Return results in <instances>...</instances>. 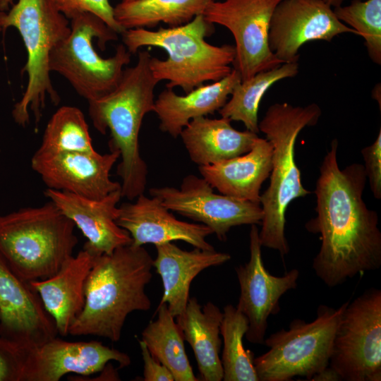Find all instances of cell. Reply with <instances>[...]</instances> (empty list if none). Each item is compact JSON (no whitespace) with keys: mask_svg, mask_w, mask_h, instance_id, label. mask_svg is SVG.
<instances>
[{"mask_svg":"<svg viewBox=\"0 0 381 381\" xmlns=\"http://www.w3.org/2000/svg\"><path fill=\"white\" fill-rule=\"evenodd\" d=\"M337 149L334 139L316 181V216L305 224L308 231L320 234L321 245L313 269L329 287L381 266L378 214L363 199L364 167L353 163L340 169Z\"/></svg>","mask_w":381,"mask_h":381,"instance_id":"1","label":"cell"},{"mask_svg":"<svg viewBox=\"0 0 381 381\" xmlns=\"http://www.w3.org/2000/svg\"><path fill=\"white\" fill-rule=\"evenodd\" d=\"M153 259L143 246L131 244L95 258L85 286V305L69 329L73 336H97L118 341L128 315L147 311L145 287Z\"/></svg>","mask_w":381,"mask_h":381,"instance_id":"2","label":"cell"},{"mask_svg":"<svg viewBox=\"0 0 381 381\" xmlns=\"http://www.w3.org/2000/svg\"><path fill=\"white\" fill-rule=\"evenodd\" d=\"M151 56L148 51L139 52L135 65L123 69L111 92L88 102L94 127L102 135L109 131L110 152L120 155L116 173L121 195L129 200L144 193L147 185L148 171L140 155L139 134L144 116L154 111V90L159 82L150 69Z\"/></svg>","mask_w":381,"mask_h":381,"instance_id":"3","label":"cell"},{"mask_svg":"<svg viewBox=\"0 0 381 381\" xmlns=\"http://www.w3.org/2000/svg\"><path fill=\"white\" fill-rule=\"evenodd\" d=\"M321 114L315 103L301 107L277 102L268 107L258 123L259 131L272 147L270 183L260 198L263 217L259 238L262 247L277 250L282 258L289 252L286 211L295 199L310 193L303 186L295 161L296 139L304 128L317 124Z\"/></svg>","mask_w":381,"mask_h":381,"instance_id":"4","label":"cell"},{"mask_svg":"<svg viewBox=\"0 0 381 381\" xmlns=\"http://www.w3.org/2000/svg\"><path fill=\"white\" fill-rule=\"evenodd\" d=\"M214 31V25L199 15L183 25L160 27L155 31L129 29L121 35L123 45L131 54L143 47L164 49L167 59L150 58L152 74L159 81L167 80L166 87H180L186 94L205 82L222 80L232 71L234 46L209 44L205 37Z\"/></svg>","mask_w":381,"mask_h":381,"instance_id":"5","label":"cell"},{"mask_svg":"<svg viewBox=\"0 0 381 381\" xmlns=\"http://www.w3.org/2000/svg\"><path fill=\"white\" fill-rule=\"evenodd\" d=\"M75 227L50 200L0 215V253L25 282L48 278L73 255Z\"/></svg>","mask_w":381,"mask_h":381,"instance_id":"6","label":"cell"},{"mask_svg":"<svg viewBox=\"0 0 381 381\" xmlns=\"http://www.w3.org/2000/svg\"><path fill=\"white\" fill-rule=\"evenodd\" d=\"M0 25L2 30L17 29L28 54L22 69L28 74V85L22 98L13 107V118L25 127L30 122V111L37 124L47 98L55 105L60 102L50 78L49 60L54 47L70 34L69 23L54 0H18L8 13L0 11Z\"/></svg>","mask_w":381,"mask_h":381,"instance_id":"7","label":"cell"},{"mask_svg":"<svg viewBox=\"0 0 381 381\" xmlns=\"http://www.w3.org/2000/svg\"><path fill=\"white\" fill-rule=\"evenodd\" d=\"M70 34L49 55V68L65 78L87 102L111 92L118 85L131 54L120 44L114 56L104 59L93 46L94 39L104 51L107 44L118 39L117 33L97 16L85 13L71 19Z\"/></svg>","mask_w":381,"mask_h":381,"instance_id":"8","label":"cell"},{"mask_svg":"<svg viewBox=\"0 0 381 381\" xmlns=\"http://www.w3.org/2000/svg\"><path fill=\"white\" fill-rule=\"evenodd\" d=\"M349 301L338 308L320 305L310 322L293 320L265 339L269 350L254 358L259 381H290L296 376L307 380L329 366L333 341Z\"/></svg>","mask_w":381,"mask_h":381,"instance_id":"9","label":"cell"},{"mask_svg":"<svg viewBox=\"0 0 381 381\" xmlns=\"http://www.w3.org/2000/svg\"><path fill=\"white\" fill-rule=\"evenodd\" d=\"M329 367L344 381L381 380V290L349 301L333 341Z\"/></svg>","mask_w":381,"mask_h":381,"instance_id":"10","label":"cell"},{"mask_svg":"<svg viewBox=\"0 0 381 381\" xmlns=\"http://www.w3.org/2000/svg\"><path fill=\"white\" fill-rule=\"evenodd\" d=\"M282 0H212L202 15L209 23L226 28L235 40L234 68L241 81L284 64L271 52L270 23Z\"/></svg>","mask_w":381,"mask_h":381,"instance_id":"11","label":"cell"},{"mask_svg":"<svg viewBox=\"0 0 381 381\" xmlns=\"http://www.w3.org/2000/svg\"><path fill=\"white\" fill-rule=\"evenodd\" d=\"M171 212L208 226L220 241L236 226L260 224L263 213L260 204L214 192L202 177L186 176L179 188L164 186L149 190Z\"/></svg>","mask_w":381,"mask_h":381,"instance_id":"12","label":"cell"},{"mask_svg":"<svg viewBox=\"0 0 381 381\" xmlns=\"http://www.w3.org/2000/svg\"><path fill=\"white\" fill-rule=\"evenodd\" d=\"M353 33L324 0H282L272 13L268 33L271 52L283 63L298 62L301 46L313 40L331 42Z\"/></svg>","mask_w":381,"mask_h":381,"instance_id":"13","label":"cell"},{"mask_svg":"<svg viewBox=\"0 0 381 381\" xmlns=\"http://www.w3.org/2000/svg\"><path fill=\"white\" fill-rule=\"evenodd\" d=\"M249 237L250 259L236 268L240 286L236 308L248 320L246 339L255 344H263L269 317L279 312L280 298L297 286L300 272L292 269L283 276L271 274L262 262L256 224L251 225Z\"/></svg>","mask_w":381,"mask_h":381,"instance_id":"14","label":"cell"},{"mask_svg":"<svg viewBox=\"0 0 381 381\" xmlns=\"http://www.w3.org/2000/svg\"><path fill=\"white\" fill-rule=\"evenodd\" d=\"M118 152L101 155L93 152H44L37 150L31 159L32 169L47 188L101 199L121 189L111 181L110 171L119 159Z\"/></svg>","mask_w":381,"mask_h":381,"instance_id":"15","label":"cell"},{"mask_svg":"<svg viewBox=\"0 0 381 381\" xmlns=\"http://www.w3.org/2000/svg\"><path fill=\"white\" fill-rule=\"evenodd\" d=\"M57 334L38 294L0 253V336L28 352Z\"/></svg>","mask_w":381,"mask_h":381,"instance_id":"16","label":"cell"},{"mask_svg":"<svg viewBox=\"0 0 381 381\" xmlns=\"http://www.w3.org/2000/svg\"><path fill=\"white\" fill-rule=\"evenodd\" d=\"M128 367V354L101 341H68L54 337L26 352L20 381H59L65 375L88 376L111 361Z\"/></svg>","mask_w":381,"mask_h":381,"instance_id":"17","label":"cell"},{"mask_svg":"<svg viewBox=\"0 0 381 381\" xmlns=\"http://www.w3.org/2000/svg\"><path fill=\"white\" fill-rule=\"evenodd\" d=\"M44 195L70 219L87 238L83 248L95 255L110 254L116 248L131 244L129 233L116 220L121 189L101 199H92L72 193L47 188Z\"/></svg>","mask_w":381,"mask_h":381,"instance_id":"18","label":"cell"},{"mask_svg":"<svg viewBox=\"0 0 381 381\" xmlns=\"http://www.w3.org/2000/svg\"><path fill=\"white\" fill-rule=\"evenodd\" d=\"M135 199L134 202H124L119 207V214L116 220L119 226L129 233L132 245L157 246L183 241L194 248L214 250L205 239L213 234L208 226L176 219L156 197H147L143 193Z\"/></svg>","mask_w":381,"mask_h":381,"instance_id":"19","label":"cell"},{"mask_svg":"<svg viewBox=\"0 0 381 381\" xmlns=\"http://www.w3.org/2000/svg\"><path fill=\"white\" fill-rule=\"evenodd\" d=\"M96 256L83 248L52 276L29 282L62 337L69 334L70 327L83 309L85 282Z\"/></svg>","mask_w":381,"mask_h":381,"instance_id":"20","label":"cell"},{"mask_svg":"<svg viewBox=\"0 0 381 381\" xmlns=\"http://www.w3.org/2000/svg\"><path fill=\"white\" fill-rule=\"evenodd\" d=\"M153 267L159 274L164 292L159 305L165 303L174 318L180 317L190 298V287L195 277L206 268L221 265L231 260L226 253L195 248L181 249L172 242L157 245Z\"/></svg>","mask_w":381,"mask_h":381,"instance_id":"21","label":"cell"},{"mask_svg":"<svg viewBox=\"0 0 381 381\" xmlns=\"http://www.w3.org/2000/svg\"><path fill=\"white\" fill-rule=\"evenodd\" d=\"M272 158V145L266 138L258 137L248 152L213 164L199 166V171L221 194L260 204V191L270 176Z\"/></svg>","mask_w":381,"mask_h":381,"instance_id":"22","label":"cell"},{"mask_svg":"<svg viewBox=\"0 0 381 381\" xmlns=\"http://www.w3.org/2000/svg\"><path fill=\"white\" fill-rule=\"evenodd\" d=\"M240 82L239 72L233 68L222 80L198 87L184 96L167 87L155 101L153 111L159 120V129L177 138L191 120L219 111Z\"/></svg>","mask_w":381,"mask_h":381,"instance_id":"23","label":"cell"},{"mask_svg":"<svg viewBox=\"0 0 381 381\" xmlns=\"http://www.w3.org/2000/svg\"><path fill=\"white\" fill-rule=\"evenodd\" d=\"M231 120L200 116L191 120L180 136L190 159L198 166L213 164L243 155L252 148L258 134L239 131Z\"/></svg>","mask_w":381,"mask_h":381,"instance_id":"24","label":"cell"},{"mask_svg":"<svg viewBox=\"0 0 381 381\" xmlns=\"http://www.w3.org/2000/svg\"><path fill=\"white\" fill-rule=\"evenodd\" d=\"M223 312L214 303L202 306L195 297L189 298L183 313L176 318L183 339L193 349L204 381H221L223 369L219 357L220 327Z\"/></svg>","mask_w":381,"mask_h":381,"instance_id":"25","label":"cell"},{"mask_svg":"<svg viewBox=\"0 0 381 381\" xmlns=\"http://www.w3.org/2000/svg\"><path fill=\"white\" fill-rule=\"evenodd\" d=\"M212 0H134L114 7V17L125 30L152 28L163 23L169 27L183 25L202 15Z\"/></svg>","mask_w":381,"mask_h":381,"instance_id":"26","label":"cell"},{"mask_svg":"<svg viewBox=\"0 0 381 381\" xmlns=\"http://www.w3.org/2000/svg\"><path fill=\"white\" fill-rule=\"evenodd\" d=\"M156 313L157 318L143 329L140 340L153 357L170 370L174 381L199 380L186 353L181 330L167 306L159 305Z\"/></svg>","mask_w":381,"mask_h":381,"instance_id":"27","label":"cell"},{"mask_svg":"<svg viewBox=\"0 0 381 381\" xmlns=\"http://www.w3.org/2000/svg\"><path fill=\"white\" fill-rule=\"evenodd\" d=\"M298 71V62L284 63L240 82L234 88L230 99L218 111L219 114L231 121H241L246 130L258 134L260 132L258 114L263 95L273 84L294 78Z\"/></svg>","mask_w":381,"mask_h":381,"instance_id":"28","label":"cell"},{"mask_svg":"<svg viewBox=\"0 0 381 381\" xmlns=\"http://www.w3.org/2000/svg\"><path fill=\"white\" fill-rule=\"evenodd\" d=\"M248 329V320L245 315L233 305H226L220 327L224 341L221 358L224 381H259L254 353L246 349L243 343Z\"/></svg>","mask_w":381,"mask_h":381,"instance_id":"29","label":"cell"},{"mask_svg":"<svg viewBox=\"0 0 381 381\" xmlns=\"http://www.w3.org/2000/svg\"><path fill=\"white\" fill-rule=\"evenodd\" d=\"M44 152H93L83 113L73 106L60 107L48 121L38 148Z\"/></svg>","mask_w":381,"mask_h":381,"instance_id":"30","label":"cell"},{"mask_svg":"<svg viewBox=\"0 0 381 381\" xmlns=\"http://www.w3.org/2000/svg\"><path fill=\"white\" fill-rule=\"evenodd\" d=\"M333 11L339 20L363 37L370 59L381 65V0H353Z\"/></svg>","mask_w":381,"mask_h":381,"instance_id":"31","label":"cell"},{"mask_svg":"<svg viewBox=\"0 0 381 381\" xmlns=\"http://www.w3.org/2000/svg\"><path fill=\"white\" fill-rule=\"evenodd\" d=\"M57 9L67 18L72 19L80 14L89 13L99 18L117 34L125 30L114 17V7L109 0H54Z\"/></svg>","mask_w":381,"mask_h":381,"instance_id":"32","label":"cell"},{"mask_svg":"<svg viewBox=\"0 0 381 381\" xmlns=\"http://www.w3.org/2000/svg\"><path fill=\"white\" fill-rule=\"evenodd\" d=\"M26 352L0 336V381H20Z\"/></svg>","mask_w":381,"mask_h":381,"instance_id":"33","label":"cell"},{"mask_svg":"<svg viewBox=\"0 0 381 381\" xmlns=\"http://www.w3.org/2000/svg\"><path fill=\"white\" fill-rule=\"evenodd\" d=\"M365 164L366 177L370 190L376 199L381 198V129L373 143L361 151Z\"/></svg>","mask_w":381,"mask_h":381,"instance_id":"34","label":"cell"},{"mask_svg":"<svg viewBox=\"0 0 381 381\" xmlns=\"http://www.w3.org/2000/svg\"><path fill=\"white\" fill-rule=\"evenodd\" d=\"M143 360V380L145 381H174L170 370L150 353L146 345L139 341Z\"/></svg>","mask_w":381,"mask_h":381,"instance_id":"35","label":"cell"},{"mask_svg":"<svg viewBox=\"0 0 381 381\" xmlns=\"http://www.w3.org/2000/svg\"><path fill=\"white\" fill-rule=\"evenodd\" d=\"M310 380L316 381H341L337 373L329 366L320 373L315 375Z\"/></svg>","mask_w":381,"mask_h":381,"instance_id":"36","label":"cell"},{"mask_svg":"<svg viewBox=\"0 0 381 381\" xmlns=\"http://www.w3.org/2000/svg\"><path fill=\"white\" fill-rule=\"evenodd\" d=\"M13 4V0H0V11H8Z\"/></svg>","mask_w":381,"mask_h":381,"instance_id":"37","label":"cell"},{"mask_svg":"<svg viewBox=\"0 0 381 381\" xmlns=\"http://www.w3.org/2000/svg\"><path fill=\"white\" fill-rule=\"evenodd\" d=\"M372 97L374 99L377 100V102H379V106L380 109V86L379 85V87H377V85L375 88L373 89L372 92Z\"/></svg>","mask_w":381,"mask_h":381,"instance_id":"38","label":"cell"},{"mask_svg":"<svg viewBox=\"0 0 381 381\" xmlns=\"http://www.w3.org/2000/svg\"><path fill=\"white\" fill-rule=\"evenodd\" d=\"M331 7L334 8L342 5V4L346 0H324Z\"/></svg>","mask_w":381,"mask_h":381,"instance_id":"39","label":"cell"},{"mask_svg":"<svg viewBox=\"0 0 381 381\" xmlns=\"http://www.w3.org/2000/svg\"><path fill=\"white\" fill-rule=\"evenodd\" d=\"M134 1V0H121V1Z\"/></svg>","mask_w":381,"mask_h":381,"instance_id":"40","label":"cell"},{"mask_svg":"<svg viewBox=\"0 0 381 381\" xmlns=\"http://www.w3.org/2000/svg\"><path fill=\"white\" fill-rule=\"evenodd\" d=\"M2 30H2V28H1V25H0V32L2 31Z\"/></svg>","mask_w":381,"mask_h":381,"instance_id":"41","label":"cell"}]
</instances>
